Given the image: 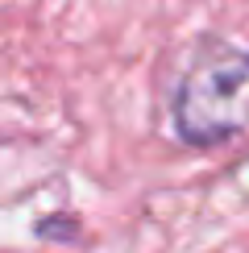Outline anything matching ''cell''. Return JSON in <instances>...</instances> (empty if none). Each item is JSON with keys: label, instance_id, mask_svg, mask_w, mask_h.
<instances>
[{"label": "cell", "instance_id": "6da1fadb", "mask_svg": "<svg viewBox=\"0 0 249 253\" xmlns=\"http://www.w3.org/2000/svg\"><path fill=\"white\" fill-rule=\"evenodd\" d=\"M170 112L179 137L195 150L249 133V54L228 46L200 54L179 79Z\"/></svg>", "mask_w": 249, "mask_h": 253}]
</instances>
